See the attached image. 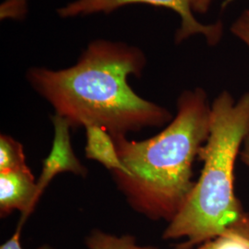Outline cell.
Listing matches in <instances>:
<instances>
[{"label": "cell", "mask_w": 249, "mask_h": 249, "mask_svg": "<svg viewBox=\"0 0 249 249\" xmlns=\"http://www.w3.org/2000/svg\"><path fill=\"white\" fill-rule=\"evenodd\" d=\"M240 158L242 161L249 168V134L241 150Z\"/></svg>", "instance_id": "obj_14"}, {"label": "cell", "mask_w": 249, "mask_h": 249, "mask_svg": "<svg viewBox=\"0 0 249 249\" xmlns=\"http://www.w3.org/2000/svg\"><path fill=\"white\" fill-rule=\"evenodd\" d=\"M213 2V0H192V9L196 13L205 14Z\"/></svg>", "instance_id": "obj_13"}, {"label": "cell", "mask_w": 249, "mask_h": 249, "mask_svg": "<svg viewBox=\"0 0 249 249\" xmlns=\"http://www.w3.org/2000/svg\"><path fill=\"white\" fill-rule=\"evenodd\" d=\"M196 249H249V216L243 223Z\"/></svg>", "instance_id": "obj_8"}, {"label": "cell", "mask_w": 249, "mask_h": 249, "mask_svg": "<svg viewBox=\"0 0 249 249\" xmlns=\"http://www.w3.org/2000/svg\"><path fill=\"white\" fill-rule=\"evenodd\" d=\"M211 105L201 88L184 90L178 113L156 136L128 141L112 136L128 175L111 172L117 189L135 212L169 223L193 190V163L210 131Z\"/></svg>", "instance_id": "obj_2"}, {"label": "cell", "mask_w": 249, "mask_h": 249, "mask_svg": "<svg viewBox=\"0 0 249 249\" xmlns=\"http://www.w3.org/2000/svg\"><path fill=\"white\" fill-rule=\"evenodd\" d=\"M142 3L176 11L181 24L175 36L176 44H180L191 36L202 35L210 45H218L223 35L222 21L212 24L200 23L193 14L192 0H74L57 9L62 18L89 16L98 13L110 14L126 5Z\"/></svg>", "instance_id": "obj_4"}, {"label": "cell", "mask_w": 249, "mask_h": 249, "mask_svg": "<svg viewBox=\"0 0 249 249\" xmlns=\"http://www.w3.org/2000/svg\"><path fill=\"white\" fill-rule=\"evenodd\" d=\"M53 140L52 149L43 161L42 173L37 180V198L40 199L45 188L54 177L63 173H71L86 178L88 169L75 155L71 140V125L66 119L57 115L52 117Z\"/></svg>", "instance_id": "obj_5"}, {"label": "cell", "mask_w": 249, "mask_h": 249, "mask_svg": "<svg viewBox=\"0 0 249 249\" xmlns=\"http://www.w3.org/2000/svg\"><path fill=\"white\" fill-rule=\"evenodd\" d=\"M23 223L18 222V226L13 235L9 238V240L6 241L4 244L1 245L0 249H23L21 248L20 244V234H21V229H22ZM37 249H53L48 245H44Z\"/></svg>", "instance_id": "obj_12"}, {"label": "cell", "mask_w": 249, "mask_h": 249, "mask_svg": "<svg viewBox=\"0 0 249 249\" xmlns=\"http://www.w3.org/2000/svg\"><path fill=\"white\" fill-rule=\"evenodd\" d=\"M249 134V92L235 101L223 90L211 105L209 137L197 158L203 162L187 202L168 223L162 239L184 238L178 249H190L243 223L246 213L235 195L237 157Z\"/></svg>", "instance_id": "obj_3"}, {"label": "cell", "mask_w": 249, "mask_h": 249, "mask_svg": "<svg viewBox=\"0 0 249 249\" xmlns=\"http://www.w3.org/2000/svg\"><path fill=\"white\" fill-rule=\"evenodd\" d=\"M26 156L21 143L6 134L0 135V172L26 169Z\"/></svg>", "instance_id": "obj_10"}, {"label": "cell", "mask_w": 249, "mask_h": 249, "mask_svg": "<svg viewBox=\"0 0 249 249\" xmlns=\"http://www.w3.org/2000/svg\"><path fill=\"white\" fill-rule=\"evenodd\" d=\"M231 32L249 48V9L243 11L233 21Z\"/></svg>", "instance_id": "obj_11"}, {"label": "cell", "mask_w": 249, "mask_h": 249, "mask_svg": "<svg viewBox=\"0 0 249 249\" xmlns=\"http://www.w3.org/2000/svg\"><path fill=\"white\" fill-rule=\"evenodd\" d=\"M37 181L30 168L0 172V217L18 211L25 223L38 203Z\"/></svg>", "instance_id": "obj_6"}, {"label": "cell", "mask_w": 249, "mask_h": 249, "mask_svg": "<svg viewBox=\"0 0 249 249\" xmlns=\"http://www.w3.org/2000/svg\"><path fill=\"white\" fill-rule=\"evenodd\" d=\"M146 63L139 47L99 39L71 67H34L26 79L71 128L96 125L111 136H126L172 120L169 110L141 97L128 84L129 76H142Z\"/></svg>", "instance_id": "obj_1"}, {"label": "cell", "mask_w": 249, "mask_h": 249, "mask_svg": "<svg viewBox=\"0 0 249 249\" xmlns=\"http://www.w3.org/2000/svg\"><path fill=\"white\" fill-rule=\"evenodd\" d=\"M85 245L89 249H159L152 246H139L133 235L116 236L100 230L90 231L85 238Z\"/></svg>", "instance_id": "obj_9"}, {"label": "cell", "mask_w": 249, "mask_h": 249, "mask_svg": "<svg viewBox=\"0 0 249 249\" xmlns=\"http://www.w3.org/2000/svg\"><path fill=\"white\" fill-rule=\"evenodd\" d=\"M86 130L85 154L89 160H96L110 172L119 171L128 175L120 160L112 136L96 125H88Z\"/></svg>", "instance_id": "obj_7"}]
</instances>
